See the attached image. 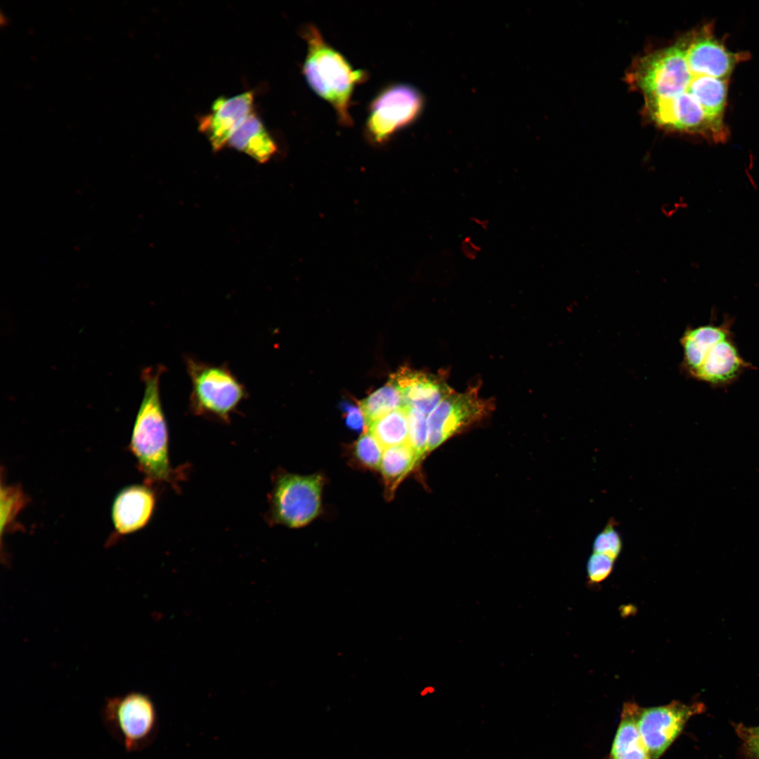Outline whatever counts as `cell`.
I'll use <instances>...</instances> for the list:
<instances>
[{
	"mask_svg": "<svg viewBox=\"0 0 759 759\" xmlns=\"http://www.w3.org/2000/svg\"><path fill=\"white\" fill-rule=\"evenodd\" d=\"M163 365L142 370L143 396L131 431L129 450L146 484L166 483L177 486L176 473L169 460V431L160 397Z\"/></svg>",
	"mask_w": 759,
	"mask_h": 759,
	"instance_id": "obj_1",
	"label": "cell"
},
{
	"mask_svg": "<svg viewBox=\"0 0 759 759\" xmlns=\"http://www.w3.org/2000/svg\"><path fill=\"white\" fill-rule=\"evenodd\" d=\"M302 34L307 44L302 72L309 86L333 108L340 124L352 125V95L355 87L366 80L367 73L354 69L313 25H306Z\"/></svg>",
	"mask_w": 759,
	"mask_h": 759,
	"instance_id": "obj_2",
	"label": "cell"
},
{
	"mask_svg": "<svg viewBox=\"0 0 759 759\" xmlns=\"http://www.w3.org/2000/svg\"><path fill=\"white\" fill-rule=\"evenodd\" d=\"M185 363L191 383V413L229 423L231 415L248 396L245 385L225 364H211L191 356H186Z\"/></svg>",
	"mask_w": 759,
	"mask_h": 759,
	"instance_id": "obj_3",
	"label": "cell"
},
{
	"mask_svg": "<svg viewBox=\"0 0 759 759\" xmlns=\"http://www.w3.org/2000/svg\"><path fill=\"white\" fill-rule=\"evenodd\" d=\"M100 717L108 732L128 752L148 747L157 736L156 707L145 694L131 692L106 698Z\"/></svg>",
	"mask_w": 759,
	"mask_h": 759,
	"instance_id": "obj_4",
	"label": "cell"
},
{
	"mask_svg": "<svg viewBox=\"0 0 759 759\" xmlns=\"http://www.w3.org/2000/svg\"><path fill=\"white\" fill-rule=\"evenodd\" d=\"M323 479L320 474L277 473L268 495L270 524L303 527L320 512Z\"/></svg>",
	"mask_w": 759,
	"mask_h": 759,
	"instance_id": "obj_5",
	"label": "cell"
},
{
	"mask_svg": "<svg viewBox=\"0 0 759 759\" xmlns=\"http://www.w3.org/2000/svg\"><path fill=\"white\" fill-rule=\"evenodd\" d=\"M423 98L415 88L394 84L380 91L372 100L365 121V135L373 144L382 145L420 115Z\"/></svg>",
	"mask_w": 759,
	"mask_h": 759,
	"instance_id": "obj_6",
	"label": "cell"
},
{
	"mask_svg": "<svg viewBox=\"0 0 759 759\" xmlns=\"http://www.w3.org/2000/svg\"><path fill=\"white\" fill-rule=\"evenodd\" d=\"M493 403L482 398L478 387L452 392L427 416L428 451H432L464 429L483 420Z\"/></svg>",
	"mask_w": 759,
	"mask_h": 759,
	"instance_id": "obj_7",
	"label": "cell"
},
{
	"mask_svg": "<svg viewBox=\"0 0 759 759\" xmlns=\"http://www.w3.org/2000/svg\"><path fill=\"white\" fill-rule=\"evenodd\" d=\"M703 710L701 703L686 704L678 701L654 707L639 706L637 726L651 759H659L690 718Z\"/></svg>",
	"mask_w": 759,
	"mask_h": 759,
	"instance_id": "obj_8",
	"label": "cell"
},
{
	"mask_svg": "<svg viewBox=\"0 0 759 759\" xmlns=\"http://www.w3.org/2000/svg\"><path fill=\"white\" fill-rule=\"evenodd\" d=\"M685 58L693 75L727 79L736 65L747 56L729 51L705 28L683 39Z\"/></svg>",
	"mask_w": 759,
	"mask_h": 759,
	"instance_id": "obj_9",
	"label": "cell"
},
{
	"mask_svg": "<svg viewBox=\"0 0 759 759\" xmlns=\"http://www.w3.org/2000/svg\"><path fill=\"white\" fill-rule=\"evenodd\" d=\"M755 368L741 356L732 336L715 344L689 377L713 388H726L736 382L745 371Z\"/></svg>",
	"mask_w": 759,
	"mask_h": 759,
	"instance_id": "obj_10",
	"label": "cell"
},
{
	"mask_svg": "<svg viewBox=\"0 0 759 759\" xmlns=\"http://www.w3.org/2000/svg\"><path fill=\"white\" fill-rule=\"evenodd\" d=\"M155 504V493L148 484H134L120 490L111 507L115 536H126L144 528L153 516Z\"/></svg>",
	"mask_w": 759,
	"mask_h": 759,
	"instance_id": "obj_11",
	"label": "cell"
},
{
	"mask_svg": "<svg viewBox=\"0 0 759 759\" xmlns=\"http://www.w3.org/2000/svg\"><path fill=\"white\" fill-rule=\"evenodd\" d=\"M253 101L252 91L229 98L219 97L211 112L201 118L199 129L207 136L215 152L227 145L233 131L252 112Z\"/></svg>",
	"mask_w": 759,
	"mask_h": 759,
	"instance_id": "obj_12",
	"label": "cell"
},
{
	"mask_svg": "<svg viewBox=\"0 0 759 759\" xmlns=\"http://www.w3.org/2000/svg\"><path fill=\"white\" fill-rule=\"evenodd\" d=\"M389 384L400 393L405 406L428 416L436 406L454 391L439 377L401 368L390 377Z\"/></svg>",
	"mask_w": 759,
	"mask_h": 759,
	"instance_id": "obj_13",
	"label": "cell"
},
{
	"mask_svg": "<svg viewBox=\"0 0 759 759\" xmlns=\"http://www.w3.org/2000/svg\"><path fill=\"white\" fill-rule=\"evenodd\" d=\"M734 318L726 315L719 325L713 321L696 327H687L680 338L683 351L682 368L690 376L699 366L707 352L718 342L732 337Z\"/></svg>",
	"mask_w": 759,
	"mask_h": 759,
	"instance_id": "obj_14",
	"label": "cell"
},
{
	"mask_svg": "<svg viewBox=\"0 0 759 759\" xmlns=\"http://www.w3.org/2000/svg\"><path fill=\"white\" fill-rule=\"evenodd\" d=\"M227 145L246 153L260 163L267 162L277 150L275 141L253 112L233 131Z\"/></svg>",
	"mask_w": 759,
	"mask_h": 759,
	"instance_id": "obj_15",
	"label": "cell"
},
{
	"mask_svg": "<svg viewBox=\"0 0 759 759\" xmlns=\"http://www.w3.org/2000/svg\"><path fill=\"white\" fill-rule=\"evenodd\" d=\"M638 708L633 702L623 704L618 729L606 759H651L638 729Z\"/></svg>",
	"mask_w": 759,
	"mask_h": 759,
	"instance_id": "obj_16",
	"label": "cell"
},
{
	"mask_svg": "<svg viewBox=\"0 0 759 759\" xmlns=\"http://www.w3.org/2000/svg\"><path fill=\"white\" fill-rule=\"evenodd\" d=\"M684 93L697 101L712 122L724 126L722 115L727 102V79L692 74Z\"/></svg>",
	"mask_w": 759,
	"mask_h": 759,
	"instance_id": "obj_17",
	"label": "cell"
},
{
	"mask_svg": "<svg viewBox=\"0 0 759 759\" xmlns=\"http://www.w3.org/2000/svg\"><path fill=\"white\" fill-rule=\"evenodd\" d=\"M420 460L409 443L385 448L379 469L388 498L392 497L400 482Z\"/></svg>",
	"mask_w": 759,
	"mask_h": 759,
	"instance_id": "obj_18",
	"label": "cell"
},
{
	"mask_svg": "<svg viewBox=\"0 0 759 759\" xmlns=\"http://www.w3.org/2000/svg\"><path fill=\"white\" fill-rule=\"evenodd\" d=\"M368 432L383 448L409 443V431L406 406L389 412L376 419Z\"/></svg>",
	"mask_w": 759,
	"mask_h": 759,
	"instance_id": "obj_19",
	"label": "cell"
},
{
	"mask_svg": "<svg viewBox=\"0 0 759 759\" xmlns=\"http://www.w3.org/2000/svg\"><path fill=\"white\" fill-rule=\"evenodd\" d=\"M404 406L399 391L388 384L361 401L359 407L368 427L376 419Z\"/></svg>",
	"mask_w": 759,
	"mask_h": 759,
	"instance_id": "obj_20",
	"label": "cell"
},
{
	"mask_svg": "<svg viewBox=\"0 0 759 759\" xmlns=\"http://www.w3.org/2000/svg\"><path fill=\"white\" fill-rule=\"evenodd\" d=\"M1 536L15 525V519L26 505L27 498L17 485L1 484Z\"/></svg>",
	"mask_w": 759,
	"mask_h": 759,
	"instance_id": "obj_21",
	"label": "cell"
},
{
	"mask_svg": "<svg viewBox=\"0 0 759 759\" xmlns=\"http://www.w3.org/2000/svg\"><path fill=\"white\" fill-rule=\"evenodd\" d=\"M354 460L368 469L379 468L383 455V448L369 432L361 434L353 446Z\"/></svg>",
	"mask_w": 759,
	"mask_h": 759,
	"instance_id": "obj_22",
	"label": "cell"
},
{
	"mask_svg": "<svg viewBox=\"0 0 759 759\" xmlns=\"http://www.w3.org/2000/svg\"><path fill=\"white\" fill-rule=\"evenodd\" d=\"M409 431L408 443L418 458L428 452L427 416L422 412L406 406Z\"/></svg>",
	"mask_w": 759,
	"mask_h": 759,
	"instance_id": "obj_23",
	"label": "cell"
},
{
	"mask_svg": "<svg viewBox=\"0 0 759 759\" xmlns=\"http://www.w3.org/2000/svg\"><path fill=\"white\" fill-rule=\"evenodd\" d=\"M616 521L609 519L602 531L597 534L592 545L593 552L604 554L615 560L623 546L621 537L616 528Z\"/></svg>",
	"mask_w": 759,
	"mask_h": 759,
	"instance_id": "obj_24",
	"label": "cell"
},
{
	"mask_svg": "<svg viewBox=\"0 0 759 759\" xmlns=\"http://www.w3.org/2000/svg\"><path fill=\"white\" fill-rule=\"evenodd\" d=\"M614 560L599 553L593 552L587 562L588 577L591 583H598L611 573Z\"/></svg>",
	"mask_w": 759,
	"mask_h": 759,
	"instance_id": "obj_25",
	"label": "cell"
},
{
	"mask_svg": "<svg viewBox=\"0 0 759 759\" xmlns=\"http://www.w3.org/2000/svg\"><path fill=\"white\" fill-rule=\"evenodd\" d=\"M347 427L356 432H362L366 426L365 417L360 408L347 403L342 404Z\"/></svg>",
	"mask_w": 759,
	"mask_h": 759,
	"instance_id": "obj_26",
	"label": "cell"
},
{
	"mask_svg": "<svg viewBox=\"0 0 759 759\" xmlns=\"http://www.w3.org/2000/svg\"><path fill=\"white\" fill-rule=\"evenodd\" d=\"M738 735L744 741L747 753L753 759H759V739L743 734Z\"/></svg>",
	"mask_w": 759,
	"mask_h": 759,
	"instance_id": "obj_27",
	"label": "cell"
},
{
	"mask_svg": "<svg viewBox=\"0 0 759 759\" xmlns=\"http://www.w3.org/2000/svg\"><path fill=\"white\" fill-rule=\"evenodd\" d=\"M736 731L738 734H743L759 739V726L746 727L743 725L737 726Z\"/></svg>",
	"mask_w": 759,
	"mask_h": 759,
	"instance_id": "obj_28",
	"label": "cell"
}]
</instances>
